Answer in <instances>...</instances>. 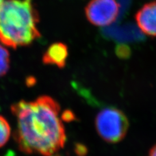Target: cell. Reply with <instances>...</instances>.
Masks as SVG:
<instances>
[{
	"instance_id": "cell-7",
	"label": "cell",
	"mask_w": 156,
	"mask_h": 156,
	"mask_svg": "<svg viewBox=\"0 0 156 156\" xmlns=\"http://www.w3.org/2000/svg\"><path fill=\"white\" fill-rule=\"evenodd\" d=\"M11 135V129L8 121L0 115V148L5 145Z\"/></svg>"
},
{
	"instance_id": "cell-6",
	"label": "cell",
	"mask_w": 156,
	"mask_h": 156,
	"mask_svg": "<svg viewBox=\"0 0 156 156\" xmlns=\"http://www.w3.org/2000/svg\"><path fill=\"white\" fill-rule=\"evenodd\" d=\"M68 55V47L65 44L54 43L48 48L43 55L42 61L46 65H55L62 68L66 65Z\"/></svg>"
},
{
	"instance_id": "cell-11",
	"label": "cell",
	"mask_w": 156,
	"mask_h": 156,
	"mask_svg": "<svg viewBox=\"0 0 156 156\" xmlns=\"http://www.w3.org/2000/svg\"><path fill=\"white\" fill-rule=\"evenodd\" d=\"M3 1H4V0H0V3H2Z\"/></svg>"
},
{
	"instance_id": "cell-2",
	"label": "cell",
	"mask_w": 156,
	"mask_h": 156,
	"mask_svg": "<svg viewBox=\"0 0 156 156\" xmlns=\"http://www.w3.org/2000/svg\"><path fill=\"white\" fill-rule=\"evenodd\" d=\"M38 15L32 0H6L0 3V42L16 49L41 37Z\"/></svg>"
},
{
	"instance_id": "cell-3",
	"label": "cell",
	"mask_w": 156,
	"mask_h": 156,
	"mask_svg": "<svg viewBox=\"0 0 156 156\" xmlns=\"http://www.w3.org/2000/svg\"><path fill=\"white\" fill-rule=\"evenodd\" d=\"M95 127L102 139L108 143L116 144L125 138L129 122L122 111L115 107H108L97 114Z\"/></svg>"
},
{
	"instance_id": "cell-4",
	"label": "cell",
	"mask_w": 156,
	"mask_h": 156,
	"mask_svg": "<svg viewBox=\"0 0 156 156\" xmlns=\"http://www.w3.org/2000/svg\"><path fill=\"white\" fill-rule=\"evenodd\" d=\"M119 5L116 0H90L85 7L88 20L96 26H109L119 15Z\"/></svg>"
},
{
	"instance_id": "cell-9",
	"label": "cell",
	"mask_w": 156,
	"mask_h": 156,
	"mask_svg": "<svg viewBox=\"0 0 156 156\" xmlns=\"http://www.w3.org/2000/svg\"><path fill=\"white\" fill-rule=\"evenodd\" d=\"M61 119L62 120H65L66 122H70L74 119V115L70 111H65L63 113Z\"/></svg>"
},
{
	"instance_id": "cell-10",
	"label": "cell",
	"mask_w": 156,
	"mask_h": 156,
	"mask_svg": "<svg viewBox=\"0 0 156 156\" xmlns=\"http://www.w3.org/2000/svg\"><path fill=\"white\" fill-rule=\"evenodd\" d=\"M147 156H156V144L151 148Z\"/></svg>"
},
{
	"instance_id": "cell-1",
	"label": "cell",
	"mask_w": 156,
	"mask_h": 156,
	"mask_svg": "<svg viewBox=\"0 0 156 156\" xmlns=\"http://www.w3.org/2000/svg\"><path fill=\"white\" fill-rule=\"evenodd\" d=\"M16 119L13 137L22 152L52 156L66 143L65 128L60 117L61 107L49 96L33 101L20 100L11 106Z\"/></svg>"
},
{
	"instance_id": "cell-8",
	"label": "cell",
	"mask_w": 156,
	"mask_h": 156,
	"mask_svg": "<svg viewBox=\"0 0 156 156\" xmlns=\"http://www.w3.org/2000/svg\"><path fill=\"white\" fill-rule=\"evenodd\" d=\"M10 68V55L7 49L0 44V77L5 75Z\"/></svg>"
},
{
	"instance_id": "cell-5",
	"label": "cell",
	"mask_w": 156,
	"mask_h": 156,
	"mask_svg": "<svg viewBox=\"0 0 156 156\" xmlns=\"http://www.w3.org/2000/svg\"><path fill=\"white\" fill-rule=\"evenodd\" d=\"M135 19L141 31L149 37H156V1L141 7L136 13Z\"/></svg>"
}]
</instances>
